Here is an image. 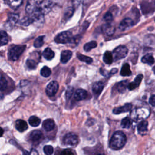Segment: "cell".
<instances>
[{
  "mask_svg": "<svg viewBox=\"0 0 155 155\" xmlns=\"http://www.w3.org/2000/svg\"><path fill=\"white\" fill-rule=\"evenodd\" d=\"M29 124L32 127H38L41 123V119L35 116H31L28 119Z\"/></svg>",
  "mask_w": 155,
  "mask_h": 155,
  "instance_id": "cell-27",
  "label": "cell"
},
{
  "mask_svg": "<svg viewBox=\"0 0 155 155\" xmlns=\"http://www.w3.org/2000/svg\"><path fill=\"white\" fill-rule=\"evenodd\" d=\"M36 3L38 9L44 15L48 13L53 6L51 1H36Z\"/></svg>",
  "mask_w": 155,
  "mask_h": 155,
  "instance_id": "cell-4",
  "label": "cell"
},
{
  "mask_svg": "<svg viewBox=\"0 0 155 155\" xmlns=\"http://www.w3.org/2000/svg\"><path fill=\"white\" fill-rule=\"evenodd\" d=\"M73 92H74V88L72 87H69L67 88L65 93V96L67 99H70L72 96Z\"/></svg>",
  "mask_w": 155,
  "mask_h": 155,
  "instance_id": "cell-40",
  "label": "cell"
},
{
  "mask_svg": "<svg viewBox=\"0 0 155 155\" xmlns=\"http://www.w3.org/2000/svg\"><path fill=\"white\" fill-rule=\"evenodd\" d=\"M121 127L124 128H129L131 125V120L130 118L126 117L124 118L120 123Z\"/></svg>",
  "mask_w": 155,
  "mask_h": 155,
  "instance_id": "cell-31",
  "label": "cell"
},
{
  "mask_svg": "<svg viewBox=\"0 0 155 155\" xmlns=\"http://www.w3.org/2000/svg\"><path fill=\"white\" fill-rule=\"evenodd\" d=\"M126 142L127 137L125 134L120 131H117L113 134L110 141V147L113 150H117L122 148Z\"/></svg>",
  "mask_w": 155,
  "mask_h": 155,
  "instance_id": "cell-1",
  "label": "cell"
},
{
  "mask_svg": "<svg viewBox=\"0 0 155 155\" xmlns=\"http://www.w3.org/2000/svg\"><path fill=\"white\" fill-rule=\"evenodd\" d=\"M23 155H30V153H29L27 150H24L23 151Z\"/></svg>",
  "mask_w": 155,
  "mask_h": 155,
  "instance_id": "cell-47",
  "label": "cell"
},
{
  "mask_svg": "<svg viewBox=\"0 0 155 155\" xmlns=\"http://www.w3.org/2000/svg\"><path fill=\"white\" fill-rule=\"evenodd\" d=\"M150 114V110L147 108L141 107L135 109L131 113V117L133 119L137 120L140 119H145L147 118Z\"/></svg>",
  "mask_w": 155,
  "mask_h": 155,
  "instance_id": "cell-3",
  "label": "cell"
},
{
  "mask_svg": "<svg viewBox=\"0 0 155 155\" xmlns=\"http://www.w3.org/2000/svg\"><path fill=\"white\" fill-rule=\"evenodd\" d=\"M134 23L131 18H126L121 21V22L119 24V28L120 30L124 31V30H127V29L130 28V27H131L134 25Z\"/></svg>",
  "mask_w": 155,
  "mask_h": 155,
  "instance_id": "cell-10",
  "label": "cell"
},
{
  "mask_svg": "<svg viewBox=\"0 0 155 155\" xmlns=\"http://www.w3.org/2000/svg\"><path fill=\"white\" fill-rule=\"evenodd\" d=\"M141 61H142V62L143 63L147 64H148L150 65H153L154 63V62H155L154 58H153V55L151 54H147L145 56H143L142 58Z\"/></svg>",
  "mask_w": 155,
  "mask_h": 155,
  "instance_id": "cell-23",
  "label": "cell"
},
{
  "mask_svg": "<svg viewBox=\"0 0 155 155\" xmlns=\"http://www.w3.org/2000/svg\"><path fill=\"white\" fill-rule=\"evenodd\" d=\"M51 73V71L50 68L47 66L43 67L42 68V69L41 70V76H42L44 78H47V77L50 76Z\"/></svg>",
  "mask_w": 155,
  "mask_h": 155,
  "instance_id": "cell-34",
  "label": "cell"
},
{
  "mask_svg": "<svg viewBox=\"0 0 155 155\" xmlns=\"http://www.w3.org/2000/svg\"><path fill=\"white\" fill-rule=\"evenodd\" d=\"M149 102L152 106L155 107V95H153L150 97V100H149Z\"/></svg>",
  "mask_w": 155,
  "mask_h": 155,
  "instance_id": "cell-43",
  "label": "cell"
},
{
  "mask_svg": "<svg viewBox=\"0 0 155 155\" xmlns=\"http://www.w3.org/2000/svg\"><path fill=\"white\" fill-rule=\"evenodd\" d=\"M30 153V155H38L37 151L35 149H32Z\"/></svg>",
  "mask_w": 155,
  "mask_h": 155,
  "instance_id": "cell-45",
  "label": "cell"
},
{
  "mask_svg": "<svg viewBox=\"0 0 155 155\" xmlns=\"http://www.w3.org/2000/svg\"><path fill=\"white\" fill-rule=\"evenodd\" d=\"M97 155H105V154H99Z\"/></svg>",
  "mask_w": 155,
  "mask_h": 155,
  "instance_id": "cell-49",
  "label": "cell"
},
{
  "mask_svg": "<svg viewBox=\"0 0 155 155\" xmlns=\"http://www.w3.org/2000/svg\"><path fill=\"white\" fill-rule=\"evenodd\" d=\"M7 86V81L5 79L4 77L1 75V90L3 91L4 90Z\"/></svg>",
  "mask_w": 155,
  "mask_h": 155,
  "instance_id": "cell-39",
  "label": "cell"
},
{
  "mask_svg": "<svg viewBox=\"0 0 155 155\" xmlns=\"http://www.w3.org/2000/svg\"><path fill=\"white\" fill-rule=\"evenodd\" d=\"M97 46V42L94 41H92L88 43H86L84 46V49L85 51H89L92 48H95Z\"/></svg>",
  "mask_w": 155,
  "mask_h": 155,
  "instance_id": "cell-30",
  "label": "cell"
},
{
  "mask_svg": "<svg viewBox=\"0 0 155 155\" xmlns=\"http://www.w3.org/2000/svg\"><path fill=\"white\" fill-rule=\"evenodd\" d=\"M104 19L105 21L108 22V23H109V22H110L111 21H112L113 19V15L110 12H108L105 13V15L104 16Z\"/></svg>",
  "mask_w": 155,
  "mask_h": 155,
  "instance_id": "cell-41",
  "label": "cell"
},
{
  "mask_svg": "<svg viewBox=\"0 0 155 155\" xmlns=\"http://www.w3.org/2000/svg\"><path fill=\"white\" fill-rule=\"evenodd\" d=\"M128 83L127 81H121L119 83H118L117 84V90L120 93H124L126 88H128Z\"/></svg>",
  "mask_w": 155,
  "mask_h": 155,
  "instance_id": "cell-26",
  "label": "cell"
},
{
  "mask_svg": "<svg viewBox=\"0 0 155 155\" xmlns=\"http://www.w3.org/2000/svg\"><path fill=\"white\" fill-rule=\"evenodd\" d=\"M15 127L19 132H23L28 128V125L27 122L22 119H18L16 121Z\"/></svg>",
  "mask_w": 155,
  "mask_h": 155,
  "instance_id": "cell-17",
  "label": "cell"
},
{
  "mask_svg": "<svg viewBox=\"0 0 155 155\" xmlns=\"http://www.w3.org/2000/svg\"><path fill=\"white\" fill-rule=\"evenodd\" d=\"M143 79V75L142 74H139L137 75L136 78L134 79V80L130 83L128 84V88L130 90H133L135 88H136L137 87H139V85H140L142 80Z\"/></svg>",
  "mask_w": 155,
  "mask_h": 155,
  "instance_id": "cell-15",
  "label": "cell"
},
{
  "mask_svg": "<svg viewBox=\"0 0 155 155\" xmlns=\"http://www.w3.org/2000/svg\"><path fill=\"white\" fill-rule=\"evenodd\" d=\"M19 20V15L15 13H10L8 15V20L7 21V24L10 26H12L15 25Z\"/></svg>",
  "mask_w": 155,
  "mask_h": 155,
  "instance_id": "cell-21",
  "label": "cell"
},
{
  "mask_svg": "<svg viewBox=\"0 0 155 155\" xmlns=\"http://www.w3.org/2000/svg\"><path fill=\"white\" fill-rule=\"evenodd\" d=\"M148 122L146 120L141 121L137 125V131L140 135H145L148 132Z\"/></svg>",
  "mask_w": 155,
  "mask_h": 155,
  "instance_id": "cell-14",
  "label": "cell"
},
{
  "mask_svg": "<svg viewBox=\"0 0 155 155\" xmlns=\"http://www.w3.org/2000/svg\"><path fill=\"white\" fill-rule=\"evenodd\" d=\"M25 47L26 46L24 45H17L11 47L8 53V59L13 61L18 60L25 50Z\"/></svg>",
  "mask_w": 155,
  "mask_h": 155,
  "instance_id": "cell-2",
  "label": "cell"
},
{
  "mask_svg": "<svg viewBox=\"0 0 155 155\" xmlns=\"http://www.w3.org/2000/svg\"><path fill=\"white\" fill-rule=\"evenodd\" d=\"M117 71V68H113L111 71H110V74H114V73H116V72Z\"/></svg>",
  "mask_w": 155,
  "mask_h": 155,
  "instance_id": "cell-46",
  "label": "cell"
},
{
  "mask_svg": "<svg viewBox=\"0 0 155 155\" xmlns=\"http://www.w3.org/2000/svg\"><path fill=\"white\" fill-rule=\"evenodd\" d=\"M54 121L52 119H47L45 120L42 124V127L46 131H50L54 128Z\"/></svg>",
  "mask_w": 155,
  "mask_h": 155,
  "instance_id": "cell-18",
  "label": "cell"
},
{
  "mask_svg": "<svg viewBox=\"0 0 155 155\" xmlns=\"http://www.w3.org/2000/svg\"><path fill=\"white\" fill-rule=\"evenodd\" d=\"M131 74V71L130 70V65L128 63L124 64L120 70V75L123 76H128Z\"/></svg>",
  "mask_w": 155,
  "mask_h": 155,
  "instance_id": "cell-22",
  "label": "cell"
},
{
  "mask_svg": "<svg viewBox=\"0 0 155 155\" xmlns=\"http://www.w3.org/2000/svg\"><path fill=\"white\" fill-rule=\"evenodd\" d=\"M60 155H74V153L70 149H65L62 151Z\"/></svg>",
  "mask_w": 155,
  "mask_h": 155,
  "instance_id": "cell-42",
  "label": "cell"
},
{
  "mask_svg": "<svg viewBox=\"0 0 155 155\" xmlns=\"http://www.w3.org/2000/svg\"><path fill=\"white\" fill-rule=\"evenodd\" d=\"M87 91L84 89H78L74 94V98L76 101H81L85 99L87 97Z\"/></svg>",
  "mask_w": 155,
  "mask_h": 155,
  "instance_id": "cell-13",
  "label": "cell"
},
{
  "mask_svg": "<svg viewBox=\"0 0 155 155\" xmlns=\"http://www.w3.org/2000/svg\"><path fill=\"white\" fill-rule=\"evenodd\" d=\"M100 72H101V74H102V75H104V76H106L108 75L107 73V71L106 70H104L103 68H101V69H100Z\"/></svg>",
  "mask_w": 155,
  "mask_h": 155,
  "instance_id": "cell-44",
  "label": "cell"
},
{
  "mask_svg": "<svg viewBox=\"0 0 155 155\" xmlns=\"http://www.w3.org/2000/svg\"><path fill=\"white\" fill-rule=\"evenodd\" d=\"M72 52L70 50H64L61 54V61L63 64L67 63L71 58Z\"/></svg>",
  "mask_w": 155,
  "mask_h": 155,
  "instance_id": "cell-20",
  "label": "cell"
},
{
  "mask_svg": "<svg viewBox=\"0 0 155 155\" xmlns=\"http://www.w3.org/2000/svg\"><path fill=\"white\" fill-rule=\"evenodd\" d=\"M128 50L124 45H119L113 51L114 61H118L124 58L128 54Z\"/></svg>",
  "mask_w": 155,
  "mask_h": 155,
  "instance_id": "cell-5",
  "label": "cell"
},
{
  "mask_svg": "<svg viewBox=\"0 0 155 155\" xmlns=\"http://www.w3.org/2000/svg\"><path fill=\"white\" fill-rule=\"evenodd\" d=\"M33 22L32 19H31V18L30 16H26L24 17V18H22V19L21 20V24L23 25H30L31 23Z\"/></svg>",
  "mask_w": 155,
  "mask_h": 155,
  "instance_id": "cell-37",
  "label": "cell"
},
{
  "mask_svg": "<svg viewBox=\"0 0 155 155\" xmlns=\"http://www.w3.org/2000/svg\"><path fill=\"white\" fill-rule=\"evenodd\" d=\"M5 2L12 8H17L22 3V1H7Z\"/></svg>",
  "mask_w": 155,
  "mask_h": 155,
  "instance_id": "cell-32",
  "label": "cell"
},
{
  "mask_svg": "<svg viewBox=\"0 0 155 155\" xmlns=\"http://www.w3.org/2000/svg\"><path fill=\"white\" fill-rule=\"evenodd\" d=\"M131 108H132V105L130 103H127V104H125L123 106L114 108L113 112L114 114H120V113L128 112V111L131 110Z\"/></svg>",
  "mask_w": 155,
  "mask_h": 155,
  "instance_id": "cell-11",
  "label": "cell"
},
{
  "mask_svg": "<svg viewBox=\"0 0 155 155\" xmlns=\"http://www.w3.org/2000/svg\"><path fill=\"white\" fill-rule=\"evenodd\" d=\"M26 65L29 69H35L37 67V63L31 59H28L26 61Z\"/></svg>",
  "mask_w": 155,
  "mask_h": 155,
  "instance_id": "cell-35",
  "label": "cell"
},
{
  "mask_svg": "<svg viewBox=\"0 0 155 155\" xmlns=\"http://www.w3.org/2000/svg\"><path fill=\"white\" fill-rule=\"evenodd\" d=\"M104 85L102 82H97L93 84L92 91L96 96H98L103 90Z\"/></svg>",
  "mask_w": 155,
  "mask_h": 155,
  "instance_id": "cell-12",
  "label": "cell"
},
{
  "mask_svg": "<svg viewBox=\"0 0 155 155\" xmlns=\"http://www.w3.org/2000/svg\"><path fill=\"white\" fill-rule=\"evenodd\" d=\"M73 38L72 34L69 31L61 32L55 38V42L58 44H66L70 42Z\"/></svg>",
  "mask_w": 155,
  "mask_h": 155,
  "instance_id": "cell-6",
  "label": "cell"
},
{
  "mask_svg": "<svg viewBox=\"0 0 155 155\" xmlns=\"http://www.w3.org/2000/svg\"><path fill=\"white\" fill-rule=\"evenodd\" d=\"M102 31L105 35L108 36H111L114 33L115 28H114V26L111 24L110 23H107L102 25Z\"/></svg>",
  "mask_w": 155,
  "mask_h": 155,
  "instance_id": "cell-16",
  "label": "cell"
},
{
  "mask_svg": "<svg viewBox=\"0 0 155 155\" xmlns=\"http://www.w3.org/2000/svg\"><path fill=\"white\" fill-rule=\"evenodd\" d=\"M2 133H3V130L2 128H1V136L2 135Z\"/></svg>",
  "mask_w": 155,
  "mask_h": 155,
  "instance_id": "cell-48",
  "label": "cell"
},
{
  "mask_svg": "<svg viewBox=\"0 0 155 155\" xmlns=\"http://www.w3.org/2000/svg\"><path fill=\"white\" fill-rule=\"evenodd\" d=\"M141 8L143 13H152L155 11V3L154 2H143L141 4Z\"/></svg>",
  "mask_w": 155,
  "mask_h": 155,
  "instance_id": "cell-9",
  "label": "cell"
},
{
  "mask_svg": "<svg viewBox=\"0 0 155 155\" xmlns=\"http://www.w3.org/2000/svg\"><path fill=\"white\" fill-rule=\"evenodd\" d=\"M78 136L73 133H69L67 134L64 139H63V142L65 145L73 147L78 144Z\"/></svg>",
  "mask_w": 155,
  "mask_h": 155,
  "instance_id": "cell-7",
  "label": "cell"
},
{
  "mask_svg": "<svg viewBox=\"0 0 155 155\" xmlns=\"http://www.w3.org/2000/svg\"><path fill=\"white\" fill-rule=\"evenodd\" d=\"M8 42V37L7 33L5 31H1V45H5Z\"/></svg>",
  "mask_w": 155,
  "mask_h": 155,
  "instance_id": "cell-28",
  "label": "cell"
},
{
  "mask_svg": "<svg viewBox=\"0 0 155 155\" xmlns=\"http://www.w3.org/2000/svg\"><path fill=\"white\" fill-rule=\"evenodd\" d=\"M114 60L113 53L109 51L105 52L103 56V61L105 63L107 64H111Z\"/></svg>",
  "mask_w": 155,
  "mask_h": 155,
  "instance_id": "cell-24",
  "label": "cell"
},
{
  "mask_svg": "<svg viewBox=\"0 0 155 155\" xmlns=\"http://www.w3.org/2000/svg\"><path fill=\"white\" fill-rule=\"evenodd\" d=\"M76 56L80 61H81L82 62H85L87 64H90L93 62V59L87 56L84 55V54H82L81 53H78Z\"/></svg>",
  "mask_w": 155,
  "mask_h": 155,
  "instance_id": "cell-29",
  "label": "cell"
},
{
  "mask_svg": "<svg viewBox=\"0 0 155 155\" xmlns=\"http://www.w3.org/2000/svg\"><path fill=\"white\" fill-rule=\"evenodd\" d=\"M74 13V8L73 7H68L64 13V19H68L72 16Z\"/></svg>",
  "mask_w": 155,
  "mask_h": 155,
  "instance_id": "cell-36",
  "label": "cell"
},
{
  "mask_svg": "<svg viewBox=\"0 0 155 155\" xmlns=\"http://www.w3.org/2000/svg\"><path fill=\"white\" fill-rule=\"evenodd\" d=\"M42 133L41 131L38 130H33L30 134V139L33 142H38L42 139Z\"/></svg>",
  "mask_w": 155,
  "mask_h": 155,
  "instance_id": "cell-19",
  "label": "cell"
},
{
  "mask_svg": "<svg viewBox=\"0 0 155 155\" xmlns=\"http://www.w3.org/2000/svg\"><path fill=\"white\" fill-rule=\"evenodd\" d=\"M59 88L58 83L56 81H51L50 82L46 87V93L47 94L50 96H53L56 94Z\"/></svg>",
  "mask_w": 155,
  "mask_h": 155,
  "instance_id": "cell-8",
  "label": "cell"
},
{
  "mask_svg": "<svg viewBox=\"0 0 155 155\" xmlns=\"http://www.w3.org/2000/svg\"><path fill=\"white\" fill-rule=\"evenodd\" d=\"M44 151L47 155H51L53 153V148L51 145H45L44 147Z\"/></svg>",
  "mask_w": 155,
  "mask_h": 155,
  "instance_id": "cell-38",
  "label": "cell"
},
{
  "mask_svg": "<svg viewBox=\"0 0 155 155\" xmlns=\"http://www.w3.org/2000/svg\"><path fill=\"white\" fill-rule=\"evenodd\" d=\"M44 37H45L44 36H38L35 39L33 45L36 48H39L43 45L44 42Z\"/></svg>",
  "mask_w": 155,
  "mask_h": 155,
  "instance_id": "cell-33",
  "label": "cell"
},
{
  "mask_svg": "<svg viewBox=\"0 0 155 155\" xmlns=\"http://www.w3.org/2000/svg\"><path fill=\"white\" fill-rule=\"evenodd\" d=\"M42 56L46 59L51 60L54 56V53L53 52V51L51 48L47 47L44 50V51L42 53Z\"/></svg>",
  "mask_w": 155,
  "mask_h": 155,
  "instance_id": "cell-25",
  "label": "cell"
}]
</instances>
